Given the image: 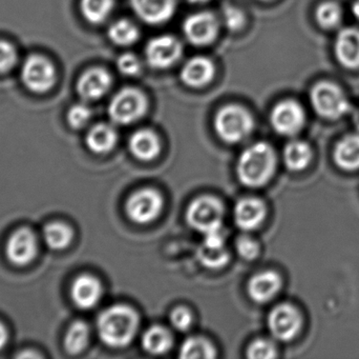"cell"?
<instances>
[{"mask_svg": "<svg viewBox=\"0 0 359 359\" xmlns=\"http://www.w3.org/2000/svg\"><path fill=\"white\" fill-rule=\"evenodd\" d=\"M139 328V316L133 308L116 305L103 311L97 322L101 341L111 348H124L132 343Z\"/></svg>", "mask_w": 359, "mask_h": 359, "instance_id": "obj_1", "label": "cell"}, {"mask_svg": "<svg viewBox=\"0 0 359 359\" xmlns=\"http://www.w3.org/2000/svg\"><path fill=\"white\" fill-rule=\"evenodd\" d=\"M276 168V156L271 145L253 143L238 158V179L247 187H262L272 178Z\"/></svg>", "mask_w": 359, "mask_h": 359, "instance_id": "obj_2", "label": "cell"}, {"mask_svg": "<svg viewBox=\"0 0 359 359\" xmlns=\"http://www.w3.org/2000/svg\"><path fill=\"white\" fill-rule=\"evenodd\" d=\"M309 100L313 111L323 119L330 122L341 119L351 112L347 92L333 80L316 81L310 89Z\"/></svg>", "mask_w": 359, "mask_h": 359, "instance_id": "obj_3", "label": "cell"}, {"mask_svg": "<svg viewBox=\"0 0 359 359\" xmlns=\"http://www.w3.org/2000/svg\"><path fill=\"white\" fill-rule=\"evenodd\" d=\"M213 126L222 141L238 143L251 134L255 128V120L245 107L228 105L215 114Z\"/></svg>", "mask_w": 359, "mask_h": 359, "instance_id": "obj_4", "label": "cell"}, {"mask_svg": "<svg viewBox=\"0 0 359 359\" xmlns=\"http://www.w3.org/2000/svg\"><path fill=\"white\" fill-rule=\"evenodd\" d=\"M147 111V97L138 89H122L109 101V115L111 122L122 126L138 122Z\"/></svg>", "mask_w": 359, "mask_h": 359, "instance_id": "obj_5", "label": "cell"}, {"mask_svg": "<svg viewBox=\"0 0 359 359\" xmlns=\"http://www.w3.org/2000/svg\"><path fill=\"white\" fill-rule=\"evenodd\" d=\"M224 207L212 196L196 198L188 207L186 218L190 227L202 234L222 228Z\"/></svg>", "mask_w": 359, "mask_h": 359, "instance_id": "obj_6", "label": "cell"}, {"mask_svg": "<svg viewBox=\"0 0 359 359\" xmlns=\"http://www.w3.org/2000/svg\"><path fill=\"white\" fill-rule=\"evenodd\" d=\"M272 128L282 136H297L307 122V114L299 101L284 99L276 103L270 115Z\"/></svg>", "mask_w": 359, "mask_h": 359, "instance_id": "obj_7", "label": "cell"}, {"mask_svg": "<svg viewBox=\"0 0 359 359\" xmlns=\"http://www.w3.org/2000/svg\"><path fill=\"white\" fill-rule=\"evenodd\" d=\"M303 326V318L297 308L289 303H280L272 309L268 316V328L274 339L280 341L294 339Z\"/></svg>", "mask_w": 359, "mask_h": 359, "instance_id": "obj_8", "label": "cell"}, {"mask_svg": "<svg viewBox=\"0 0 359 359\" xmlns=\"http://www.w3.org/2000/svg\"><path fill=\"white\" fill-rule=\"evenodd\" d=\"M163 209V198L159 192L143 189L136 192L126 202V213L130 221L140 225L155 221Z\"/></svg>", "mask_w": 359, "mask_h": 359, "instance_id": "obj_9", "label": "cell"}, {"mask_svg": "<svg viewBox=\"0 0 359 359\" xmlns=\"http://www.w3.org/2000/svg\"><path fill=\"white\" fill-rule=\"evenodd\" d=\"M183 46L174 36L161 35L149 40L145 48V59L149 67L165 70L181 58Z\"/></svg>", "mask_w": 359, "mask_h": 359, "instance_id": "obj_10", "label": "cell"}, {"mask_svg": "<svg viewBox=\"0 0 359 359\" xmlns=\"http://www.w3.org/2000/svg\"><path fill=\"white\" fill-rule=\"evenodd\" d=\"M335 60L347 71L359 70V27H344L337 30L333 41Z\"/></svg>", "mask_w": 359, "mask_h": 359, "instance_id": "obj_11", "label": "cell"}, {"mask_svg": "<svg viewBox=\"0 0 359 359\" xmlns=\"http://www.w3.org/2000/svg\"><path fill=\"white\" fill-rule=\"evenodd\" d=\"M21 77L29 90L46 92L54 84L55 69L48 59L40 55H32L23 63Z\"/></svg>", "mask_w": 359, "mask_h": 359, "instance_id": "obj_12", "label": "cell"}, {"mask_svg": "<svg viewBox=\"0 0 359 359\" xmlns=\"http://www.w3.org/2000/svg\"><path fill=\"white\" fill-rule=\"evenodd\" d=\"M219 20L209 12H198L184 20L183 33L194 46L210 44L219 33Z\"/></svg>", "mask_w": 359, "mask_h": 359, "instance_id": "obj_13", "label": "cell"}, {"mask_svg": "<svg viewBox=\"0 0 359 359\" xmlns=\"http://www.w3.org/2000/svg\"><path fill=\"white\" fill-rule=\"evenodd\" d=\"M6 254L15 266H25L31 263L37 254V240L31 230L27 228L15 231L8 240Z\"/></svg>", "mask_w": 359, "mask_h": 359, "instance_id": "obj_14", "label": "cell"}, {"mask_svg": "<svg viewBox=\"0 0 359 359\" xmlns=\"http://www.w3.org/2000/svg\"><path fill=\"white\" fill-rule=\"evenodd\" d=\"M130 6L143 22L162 25L174 16L178 0H130Z\"/></svg>", "mask_w": 359, "mask_h": 359, "instance_id": "obj_15", "label": "cell"}, {"mask_svg": "<svg viewBox=\"0 0 359 359\" xmlns=\"http://www.w3.org/2000/svg\"><path fill=\"white\" fill-rule=\"evenodd\" d=\"M111 86L109 72L101 67H93L82 74L78 80L77 90L86 100H97L104 96Z\"/></svg>", "mask_w": 359, "mask_h": 359, "instance_id": "obj_16", "label": "cell"}, {"mask_svg": "<svg viewBox=\"0 0 359 359\" xmlns=\"http://www.w3.org/2000/svg\"><path fill=\"white\" fill-rule=\"evenodd\" d=\"M215 67L210 59L196 56L186 61L182 67L180 77L183 84L190 88L200 89L212 81Z\"/></svg>", "mask_w": 359, "mask_h": 359, "instance_id": "obj_17", "label": "cell"}, {"mask_svg": "<svg viewBox=\"0 0 359 359\" xmlns=\"http://www.w3.org/2000/svg\"><path fill=\"white\" fill-rule=\"evenodd\" d=\"M72 299L82 310L92 309L102 296L100 282L90 274L78 276L71 289Z\"/></svg>", "mask_w": 359, "mask_h": 359, "instance_id": "obj_18", "label": "cell"}, {"mask_svg": "<svg viewBox=\"0 0 359 359\" xmlns=\"http://www.w3.org/2000/svg\"><path fill=\"white\" fill-rule=\"evenodd\" d=\"M266 207L259 198H243L234 208V221L244 231H252L263 223Z\"/></svg>", "mask_w": 359, "mask_h": 359, "instance_id": "obj_19", "label": "cell"}, {"mask_svg": "<svg viewBox=\"0 0 359 359\" xmlns=\"http://www.w3.org/2000/svg\"><path fill=\"white\" fill-rule=\"evenodd\" d=\"M282 288L280 275L273 271L255 274L248 282L249 296L255 303H265L271 301Z\"/></svg>", "mask_w": 359, "mask_h": 359, "instance_id": "obj_20", "label": "cell"}, {"mask_svg": "<svg viewBox=\"0 0 359 359\" xmlns=\"http://www.w3.org/2000/svg\"><path fill=\"white\" fill-rule=\"evenodd\" d=\"M333 160L341 170H359V133H352L339 139L333 150Z\"/></svg>", "mask_w": 359, "mask_h": 359, "instance_id": "obj_21", "label": "cell"}, {"mask_svg": "<svg viewBox=\"0 0 359 359\" xmlns=\"http://www.w3.org/2000/svg\"><path fill=\"white\" fill-rule=\"evenodd\" d=\"M130 150L133 155L141 160H151L159 155L161 143L151 130L137 131L130 138Z\"/></svg>", "mask_w": 359, "mask_h": 359, "instance_id": "obj_22", "label": "cell"}, {"mask_svg": "<svg viewBox=\"0 0 359 359\" xmlns=\"http://www.w3.org/2000/svg\"><path fill=\"white\" fill-rule=\"evenodd\" d=\"M343 6L335 0H324L318 4L314 11V19L316 25L324 31H337L343 25Z\"/></svg>", "mask_w": 359, "mask_h": 359, "instance_id": "obj_23", "label": "cell"}, {"mask_svg": "<svg viewBox=\"0 0 359 359\" xmlns=\"http://www.w3.org/2000/svg\"><path fill=\"white\" fill-rule=\"evenodd\" d=\"M313 158V151L309 143L301 139H293L284 149V162L288 170L301 172L305 170Z\"/></svg>", "mask_w": 359, "mask_h": 359, "instance_id": "obj_24", "label": "cell"}, {"mask_svg": "<svg viewBox=\"0 0 359 359\" xmlns=\"http://www.w3.org/2000/svg\"><path fill=\"white\" fill-rule=\"evenodd\" d=\"M117 141L118 135L115 129L107 124H96L86 135V145L90 151L97 154L111 151Z\"/></svg>", "mask_w": 359, "mask_h": 359, "instance_id": "obj_25", "label": "cell"}, {"mask_svg": "<svg viewBox=\"0 0 359 359\" xmlns=\"http://www.w3.org/2000/svg\"><path fill=\"white\" fill-rule=\"evenodd\" d=\"M172 334L163 327L155 326L149 328L142 337V346L145 351L154 355L168 353L172 347Z\"/></svg>", "mask_w": 359, "mask_h": 359, "instance_id": "obj_26", "label": "cell"}, {"mask_svg": "<svg viewBox=\"0 0 359 359\" xmlns=\"http://www.w3.org/2000/svg\"><path fill=\"white\" fill-rule=\"evenodd\" d=\"M107 34L111 41L120 46H132L140 36L138 27L128 19H119L111 23Z\"/></svg>", "mask_w": 359, "mask_h": 359, "instance_id": "obj_27", "label": "cell"}, {"mask_svg": "<svg viewBox=\"0 0 359 359\" xmlns=\"http://www.w3.org/2000/svg\"><path fill=\"white\" fill-rule=\"evenodd\" d=\"M115 6V0H81L80 8L88 22L99 25L109 18Z\"/></svg>", "mask_w": 359, "mask_h": 359, "instance_id": "obj_28", "label": "cell"}, {"mask_svg": "<svg viewBox=\"0 0 359 359\" xmlns=\"http://www.w3.org/2000/svg\"><path fill=\"white\" fill-rule=\"evenodd\" d=\"M44 242L53 250H62L71 244L73 231L62 223H48L43 231Z\"/></svg>", "mask_w": 359, "mask_h": 359, "instance_id": "obj_29", "label": "cell"}, {"mask_svg": "<svg viewBox=\"0 0 359 359\" xmlns=\"http://www.w3.org/2000/svg\"><path fill=\"white\" fill-rule=\"evenodd\" d=\"M90 339L88 325L83 322H75L71 325L65 337V348L69 354H79L86 349Z\"/></svg>", "mask_w": 359, "mask_h": 359, "instance_id": "obj_30", "label": "cell"}, {"mask_svg": "<svg viewBox=\"0 0 359 359\" xmlns=\"http://www.w3.org/2000/svg\"><path fill=\"white\" fill-rule=\"evenodd\" d=\"M180 358L184 359H210L215 356V349L210 341L203 337H190L180 348Z\"/></svg>", "mask_w": 359, "mask_h": 359, "instance_id": "obj_31", "label": "cell"}, {"mask_svg": "<svg viewBox=\"0 0 359 359\" xmlns=\"http://www.w3.org/2000/svg\"><path fill=\"white\" fill-rule=\"evenodd\" d=\"M198 259L209 269H219L229 261V252L226 247H210L202 244L198 250Z\"/></svg>", "mask_w": 359, "mask_h": 359, "instance_id": "obj_32", "label": "cell"}, {"mask_svg": "<svg viewBox=\"0 0 359 359\" xmlns=\"http://www.w3.org/2000/svg\"><path fill=\"white\" fill-rule=\"evenodd\" d=\"M276 356V345L267 339H257L247 349V358L251 359H271Z\"/></svg>", "mask_w": 359, "mask_h": 359, "instance_id": "obj_33", "label": "cell"}, {"mask_svg": "<svg viewBox=\"0 0 359 359\" xmlns=\"http://www.w3.org/2000/svg\"><path fill=\"white\" fill-rule=\"evenodd\" d=\"M92 118V111L88 105L78 103L69 109L67 120L69 126L74 129H81L86 126Z\"/></svg>", "mask_w": 359, "mask_h": 359, "instance_id": "obj_34", "label": "cell"}, {"mask_svg": "<svg viewBox=\"0 0 359 359\" xmlns=\"http://www.w3.org/2000/svg\"><path fill=\"white\" fill-rule=\"evenodd\" d=\"M117 67L123 75L136 76L140 73L142 65L136 55L133 53H124L118 57Z\"/></svg>", "mask_w": 359, "mask_h": 359, "instance_id": "obj_35", "label": "cell"}, {"mask_svg": "<svg viewBox=\"0 0 359 359\" xmlns=\"http://www.w3.org/2000/svg\"><path fill=\"white\" fill-rule=\"evenodd\" d=\"M223 21L229 31L236 32L243 29L246 23V18L242 11L234 6H227L223 10Z\"/></svg>", "mask_w": 359, "mask_h": 359, "instance_id": "obj_36", "label": "cell"}, {"mask_svg": "<svg viewBox=\"0 0 359 359\" xmlns=\"http://www.w3.org/2000/svg\"><path fill=\"white\" fill-rule=\"evenodd\" d=\"M236 251L244 259L252 261L259 253V246L257 240L249 236H242L236 240Z\"/></svg>", "mask_w": 359, "mask_h": 359, "instance_id": "obj_37", "label": "cell"}, {"mask_svg": "<svg viewBox=\"0 0 359 359\" xmlns=\"http://www.w3.org/2000/svg\"><path fill=\"white\" fill-rule=\"evenodd\" d=\"M170 320L176 330L185 332L191 326L192 315L187 308L178 307L172 312Z\"/></svg>", "mask_w": 359, "mask_h": 359, "instance_id": "obj_38", "label": "cell"}, {"mask_svg": "<svg viewBox=\"0 0 359 359\" xmlns=\"http://www.w3.org/2000/svg\"><path fill=\"white\" fill-rule=\"evenodd\" d=\"M16 52L8 42L0 40V72H6L15 65Z\"/></svg>", "mask_w": 359, "mask_h": 359, "instance_id": "obj_39", "label": "cell"}, {"mask_svg": "<svg viewBox=\"0 0 359 359\" xmlns=\"http://www.w3.org/2000/svg\"><path fill=\"white\" fill-rule=\"evenodd\" d=\"M6 339H8V333L4 325L0 324V349L6 345Z\"/></svg>", "mask_w": 359, "mask_h": 359, "instance_id": "obj_40", "label": "cell"}, {"mask_svg": "<svg viewBox=\"0 0 359 359\" xmlns=\"http://www.w3.org/2000/svg\"><path fill=\"white\" fill-rule=\"evenodd\" d=\"M352 15L359 21V0H353L351 4Z\"/></svg>", "mask_w": 359, "mask_h": 359, "instance_id": "obj_41", "label": "cell"}, {"mask_svg": "<svg viewBox=\"0 0 359 359\" xmlns=\"http://www.w3.org/2000/svg\"><path fill=\"white\" fill-rule=\"evenodd\" d=\"M187 1L190 2V4H205V2L210 1V0H187Z\"/></svg>", "mask_w": 359, "mask_h": 359, "instance_id": "obj_42", "label": "cell"}, {"mask_svg": "<svg viewBox=\"0 0 359 359\" xmlns=\"http://www.w3.org/2000/svg\"><path fill=\"white\" fill-rule=\"evenodd\" d=\"M356 124H358V126H359V110L358 115H356Z\"/></svg>", "mask_w": 359, "mask_h": 359, "instance_id": "obj_43", "label": "cell"}, {"mask_svg": "<svg viewBox=\"0 0 359 359\" xmlns=\"http://www.w3.org/2000/svg\"><path fill=\"white\" fill-rule=\"evenodd\" d=\"M261 1H270V0H261Z\"/></svg>", "mask_w": 359, "mask_h": 359, "instance_id": "obj_44", "label": "cell"}]
</instances>
